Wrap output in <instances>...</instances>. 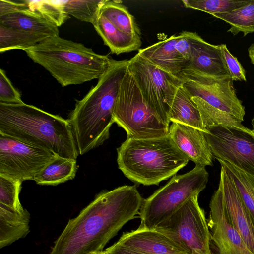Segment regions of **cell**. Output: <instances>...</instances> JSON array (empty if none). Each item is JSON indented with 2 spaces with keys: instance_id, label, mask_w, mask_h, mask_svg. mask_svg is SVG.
<instances>
[{
  "instance_id": "4",
  "label": "cell",
  "mask_w": 254,
  "mask_h": 254,
  "mask_svg": "<svg viewBox=\"0 0 254 254\" xmlns=\"http://www.w3.org/2000/svg\"><path fill=\"white\" fill-rule=\"evenodd\" d=\"M46 69L62 87L99 79L113 59L83 44L60 37L49 38L24 51Z\"/></svg>"
},
{
  "instance_id": "27",
  "label": "cell",
  "mask_w": 254,
  "mask_h": 254,
  "mask_svg": "<svg viewBox=\"0 0 254 254\" xmlns=\"http://www.w3.org/2000/svg\"><path fill=\"white\" fill-rule=\"evenodd\" d=\"M212 15L231 25L228 32L236 35L243 32L244 36L254 32V0L245 5L228 12L214 13Z\"/></svg>"
},
{
  "instance_id": "17",
  "label": "cell",
  "mask_w": 254,
  "mask_h": 254,
  "mask_svg": "<svg viewBox=\"0 0 254 254\" xmlns=\"http://www.w3.org/2000/svg\"><path fill=\"white\" fill-rule=\"evenodd\" d=\"M118 244L145 254H189L164 234L139 227L124 233Z\"/></svg>"
},
{
  "instance_id": "23",
  "label": "cell",
  "mask_w": 254,
  "mask_h": 254,
  "mask_svg": "<svg viewBox=\"0 0 254 254\" xmlns=\"http://www.w3.org/2000/svg\"><path fill=\"white\" fill-rule=\"evenodd\" d=\"M77 170L75 159L57 156L35 177L41 185L55 186L74 178Z\"/></svg>"
},
{
  "instance_id": "37",
  "label": "cell",
  "mask_w": 254,
  "mask_h": 254,
  "mask_svg": "<svg viewBox=\"0 0 254 254\" xmlns=\"http://www.w3.org/2000/svg\"><path fill=\"white\" fill-rule=\"evenodd\" d=\"M248 53L251 62L254 65V44H252L249 48Z\"/></svg>"
},
{
  "instance_id": "34",
  "label": "cell",
  "mask_w": 254,
  "mask_h": 254,
  "mask_svg": "<svg viewBox=\"0 0 254 254\" xmlns=\"http://www.w3.org/2000/svg\"><path fill=\"white\" fill-rule=\"evenodd\" d=\"M224 61L228 71L236 81H246L245 70L238 59L228 50L225 44H221Z\"/></svg>"
},
{
  "instance_id": "19",
  "label": "cell",
  "mask_w": 254,
  "mask_h": 254,
  "mask_svg": "<svg viewBox=\"0 0 254 254\" xmlns=\"http://www.w3.org/2000/svg\"><path fill=\"white\" fill-rule=\"evenodd\" d=\"M178 35L139 49L138 53L159 68L179 78L188 62L177 51L175 44Z\"/></svg>"
},
{
  "instance_id": "15",
  "label": "cell",
  "mask_w": 254,
  "mask_h": 254,
  "mask_svg": "<svg viewBox=\"0 0 254 254\" xmlns=\"http://www.w3.org/2000/svg\"><path fill=\"white\" fill-rule=\"evenodd\" d=\"M218 187L222 191L231 223L254 254V222L234 183L221 167Z\"/></svg>"
},
{
  "instance_id": "1",
  "label": "cell",
  "mask_w": 254,
  "mask_h": 254,
  "mask_svg": "<svg viewBox=\"0 0 254 254\" xmlns=\"http://www.w3.org/2000/svg\"><path fill=\"white\" fill-rule=\"evenodd\" d=\"M143 199L136 185L98 193L55 241L50 254H98L123 226L139 213Z\"/></svg>"
},
{
  "instance_id": "3",
  "label": "cell",
  "mask_w": 254,
  "mask_h": 254,
  "mask_svg": "<svg viewBox=\"0 0 254 254\" xmlns=\"http://www.w3.org/2000/svg\"><path fill=\"white\" fill-rule=\"evenodd\" d=\"M0 133L76 160L79 155L68 120L23 103H0Z\"/></svg>"
},
{
  "instance_id": "26",
  "label": "cell",
  "mask_w": 254,
  "mask_h": 254,
  "mask_svg": "<svg viewBox=\"0 0 254 254\" xmlns=\"http://www.w3.org/2000/svg\"><path fill=\"white\" fill-rule=\"evenodd\" d=\"M47 39L48 38L31 32L0 24V53L13 49L25 51Z\"/></svg>"
},
{
  "instance_id": "18",
  "label": "cell",
  "mask_w": 254,
  "mask_h": 254,
  "mask_svg": "<svg viewBox=\"0 0 254 254\" xmlns=\"http://www.w3.org/2000/svg\"><path fill=\"white\" fill-rule=\"evenodd\" d=\"M17 1L13 12L0 16V24L31 32L47 38L59 36L58 27L38 12L30 9L27 0Z\"/></svg>"
},
{
  "instance_id": "25",
  "label": "cell",
  "mask_w": 254,
  "mask_h": 254,
  "mask_svg": "<svg viewBox=\"0 0 254 254\" xmlns=\"http://www.w3.org/2000/svg\"><path fill=\"white\" fill-rule=\"evenodd\" d=\"M200 112L204 127L221 126L233 128L254 134L239 121L229 114L215 108L198 97H191Z\"/></svg>"
},
{
  "instance_id": "13",
  "label": "cell",
  "mask_w": 254,
  "mask_h": 254,
  "mask_svg": "<svg viewBox=\"0 0 254 254\" xmlns=\"http://www.w3.org/2000/svg\"><path fill=\"white\" fill-rule=\"evenodd\" d=\"M209 208L208 225L219 254H254L231 223L219 187L211 197Z\"/></svg>"
},
{
  "instance_id": "39",
  "label": "cell",
  "mask_w": 254,
  "mask_h": 254,
  "mask_svg": "<svg viewBox=\"0 0 254 254\" xmlns=\"http://www.w3.org/2000/svg\"><path fill=\"white\" fill-rule=\"evenodd\" d=\"M98 254H104V251L103 252L100 253Z\"/></svg>"
},
{
  "instance_id": "31",
  "label": "cell",
  "mask_w": 254,
  "mask_h": 254,
  "mask_svg": "<svg viewBox=\"0 0 254 254\" xmlns=\"http://www.w3.org/2000/svg\"><path fill=\"white\" fill-rule=\"evenodd\" d=\"M27 2L30 9L38 12L58 27L69 18L58 0H27Z\"/></svg>"
},
{
  "instance_id": "22",
  "label": "cell",
  "mask_w": 254,
  "mask_h": 254,
  "mask_svg": "<svg viewBox=\"0 0 254 254\" xmlns=\"http://www.w3.org/2000/svg\"><path fill=\"white\" fill-rule=\"evenodd\" d=\"M93 26L104 44L110 48L112 53L119 55L128 53L137 50L141 46V39L120 31L100 14Z\"/></svg>"
},
{
  "instance_id": "20",
  "label": "cell",
  "mask_w": 254,
  "mask_h": 254,
  "mask_svg": "<svg viewBox=\"0 0 254 254\" xmlns=\"http://www.w3.org/2000/svg\"><path fill=\"white\" fill-rule=\"evenodd\" d=\"M30 218L25 209L18 211L0 204V248L25 237L29 232Z\"/></svg>"
},
{
  "instance_id": "35",
  "label": "cell",
  "mask_w": 254,
  "mask_h": 254,
  "mask_svg": "<svg viewBox=\"0 0 254 254\" xmlns=\"http://www.w3.org/2000/svg\"><path fill=\"white\" fill-rule=\"evenodd\" d=\"M178 36L175 48L178 53L188 62L190 57V45L188 31H183Z\"/></svg>"
},
{
  "instance_id": "14",
  "label": "cell",
  "mask_w": 254,
  "mask_h": 254,
  "mask_svg": "<svg viewBox=\"0 0 254 254\" xmlns=\"http://www.w3.org/2000/svg\"><path fill=\"white\" fill-rule=\"evenodd\" d=\"M190 57L182 72L214 77H230L221 45L210 44L195 32L188 31ZM231 77V76H230Z\"/></svg>"
},
{
  "instance_id": "6",
  "label": "cell",
  "mask_w": 254,
  "mask_h": 254,
  "mask_svg": "<svg viewBox=\"0 0 254 254\" xmlns=\"http://www.w3.org/2000/svg\"><path fill=\"white\" fill-rule=\"evenodd\" d=\"M208 173L205 167L195 165L190 171L175 175L164 186L143 199L139 211V227L154 229L169 218L206 187Z\"/></svg>"
},
{
  "instance_id": "38",
  "label": "cell",
  "mask_w": 254,
  "mask_h": 254,
  "mask_svg": "<svg viewBox=\"0 0 254 254\" xmlns=\"http://www.w3.org/2000/svg\"><path fill=\"white\" fill-rule=\"evenodd\" d=\"M252 130L254 132V117L252 119Z\"/></svg>"
},
{
  "instance_id": "5",
  "label": "cell",
  "mask_w": 254,
  "mask_h": 254,
  "mask_svg": "<svg viewBox=\"0 0 254 254\" xmlns=\"http://www.w3.org/2000/svg\"><path fill=\"white\" fill-rule=\"evenodd\" d=\"M119 169L132 182L158 185L186 166L189 158L169 135L155 138H127L117 149Z\"/></svg>"
},
{
  "instance_id": "7",
  "label": "cell",
  "mask_w": 254,
  "mask_h": 254,
  "mask_svg": "<svg viewBox=\"0 0 254 254\" xmlns=\"http://www.w3.org/2000/svg\"><path fill=\"white\" fill-rule=\"evenodd\" d=\"M113 116L115 123L126 131L127 138L146 139L168 135L170 126L148 107L128 67L120 87Z\"/></svg>"
},
{
  "instance_id": "33",
  "label": "cell",
  "mask_w": 254,
  "mask_h": 254,
  "mask_svg": "<svg viewBox=\"0 0 254 254\" xmlns=\"http://www.w3.org/2000/svg\"><path fill=\"white\" fill-rule=\"evenodd\" d=\"M0 103L19 104L23 103L19 92L14 87L4 71L0 69Z\"/></svg>"
},
{
  "instance_id": "28",
  "label": "cell",
  "mask_w": 254,
  "mask_h": 254,
  "mask_svg": "<svg viewBox=\"0 0 254 254\" xmlns=\"http://www.w3.org/2000/svg\"><path fill=\"white\" fill-rule=\"evenodd\" d=\"M235 184L241 199L254 222V177L229 163L217 160Z\"/></svg>"
},
{
  "instance_id": "12",
  "label": "cell",
  "mask_w": 254,
  "mask_h": 254,
  "mask_svg": "<svg viewBox=\"0 0 254 254\" xmlns=\"http://www.w3.org/2000/svg\"><path fill=\"white\" fill-rule=\"evenodd\" d=\"M179 78L191 97L201 98L240 122L244 121L245 107L237 97L231 77H214L182 72Z\"/></svg>"
},
{
  "instance_id": "11",
  "label": "cell",
  "mask_w": 254,
  "mask_h": 254,
  "mask_svg": "<svg viewBox=\"0 0 254 254\" xmlns=\"http://www.w3.org/2000/svg\"><path fill=\"white\" fill-rule=\"evenodd\" d=\"M206 129L204 134L214 158L254 177V134L221 126Z\"/></svg>"
},
{
  "instance_id": "10",
  "label": "cell",
  "mask_w": 254,
  "mask_h": 254,
  "mask_svg": "<svg viewBox=\"0 0 254 254\" xmlns=\"http://www.w3.org/2000/svg\"><path fill=\"white\" fill-rule=\"evenodd\" d=\"M57 156L53 152L0 133V175L34 180Z\"/></svg>"
},
{
  "instance_id": "32",
  "label": "cell",
  "mask_w": 254,
  "mask_h": 254,
  "mask_svg": "<svg viewBox=\"0 0 254 254\" xmlns=\"http://www.w3.org/2000/svg\"><path fill=\"white\" fill-rule=\"evenodd\" d=\"M22 182L0 175V204L20 211L24 209L19 200Z\"/></svg>"
},
{
  "instance_id": "21",
  "label": "cell",
  "mask_w": 254,
  "mask_h": 254,
  "mask_svg": "<svg viewBox=\"0 0 254 254\" xmlns=\"http://www.w3.org/2000/svg\"><path fill=\"white\" fill-rule=\"evenodd\" d=\"M170 122L180 123L208 132L204 127L198 109L191 96L182 84L178 87L171 103Z\"/></svg>"
},
{
  "instance_id": "9",
  "label": "cell",
  "mask_w": 254,
  "mask_h": 254,
  "mask_svg": "<svg viewBox=\"0 0 254 254\" xmlns=\"http://www.w3.org/2000/svg\"><path fill=\"white\" fill-rule=\"evenodd\" d=\"M133 74L146 104L165 124L170 126L171 103L181 80L159 68L137 53L129 60Z\"/></svg>"
},
{
  "instance_id": "40",
  "label": "cell",
  "mask_w": 254,
  "mask_h": 254,
  "mask_svg": "<svg viewBox=\"0 0 254 254\" xmlns=\"http://www.w3.org/2000/svg\"><path fill=\"white\" fill-rule=\"evenodd\" d=\"M212 254H214L212 253Z\"/></svg>"
},
{
  "instance_id": "24",
  "label": "cell",
  "mask_w": 254,
  "mask_h": 254,
  "mask_svg": "<svg viewBox=\"0 0 254 254\" xmlns=\"http://www.w3.org/2000/svg\"><path fill=\"white\" fill-rule=\"evenodd\" d=\"M100 14L123 32L141 39L140 31L132 15L121 0H106Z\"/></svg>"
},
{
  "instance_id": "30",
  "label": "cell",
  "mask_w": 254,
  "mask_h": 254,
  "mask_svg": "<svg viewBox=\"0 0 254 254\" xmlns=\"http://www.w3.org/2000/svg\"><path fill=\"white\" fill-rule=\"evenodd\" d=\"M250 0H183L184 6L200 10L211 15L228 12L247 4Z\"/></svg>"
},
{
  "instance_id": "8",
  "label": "cell",
  "mask_w": 254,
  "mask_h": 254,
  "mask_svg": "<svg viewBox=\"0 0 254 254\" xmlns=\"http://www.w3.org/2000/svg\"><path fill=\"white\" fill-rule=\"evenodd\" d=\"M198 196L190 199L154 229L168 237L189 254H212L211 233Z\"/></svg>"
},
{
  "instance_id": "2",
  "label": "cell",
  "mask_w": 254,
  "mask_h": 254,
  "mask_svg": "<svg viewBox=\"0 0 254 254\" xmlns=\"http://www.w3.org/2000/svg\"><path fill=\"white\" fill-rule=\"evenodd\" d=\"M128 63L129 60H113L97 84L76 101L68 120L79 155L100 146L109 138L110 129L115 123V105Z\"/></svg>"
},
{
  "instance_id": "29",
  "label": "cell",
  "mask_w": 254,
  "mask_h": 254,
  "mask_svg": "<svg viewBox=\"0 0 254 254\" xmlns=\"http://www.w3.org/2000/svg\"><path fill=\"white\" fill-rule=\"evenodd\" d=\"M106 0H58L64 11L77 19L93 25L96 21L100 9Z\"/></svg>"
},
{
  "instance_id": "36",
  "label": "cell",
  "mask_w": 254,
  "mask_h": 254,
  "mask_svg": "<svg viewBox=\"0 0 254 254\" xmlns=\"http://www.w3.org/2000/svg\"><path fill=\"white\" fill-rule=\"evenodd\" d=\"M104 254H145L126 246L115 243L104 251Z\"/></svg>"
},
{
  "instance_id": "16",
  "label": "cell",
  "mask_w": 254,
  "mask_h": 254,
  "mask_svg": "<svg viewBox=\"0 0 254 254\" xmlns=\"http://www.w3.org/2000/svg\"><path fill=\"white\" fill-rule=\"evenodd\" d=\"M168 135L179 149L196 165H213L214 156L203 132L189 126L172 123Z\"/></svg>"
}]
</instances>
